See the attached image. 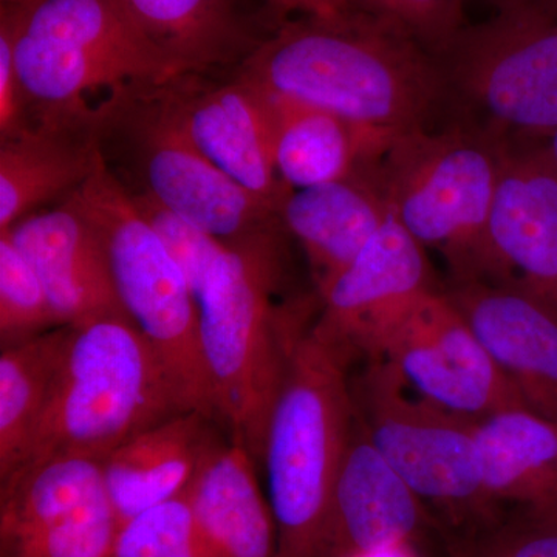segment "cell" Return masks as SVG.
Segmentation results:
<instances>
[{
  "instance_id": "obj_1",
  "label": "cell",
  "mask_w": 557,
  "mask_h": 557,
  "mask_svg": "<svg viewBox=\"0 0 557 557\" xmlns=\"http://www.w3.org/2000/svg\"><path fill=\"white\" fill-rule=\"evenodd\" d=\"M233 72L388 137L426 129L448 89L434 54L354 7L284 22Z\"/></svg>"
},
{
  "instance_id": "obj_2",
  "label": "cell",
  "mask_w": 557,
  "mask_h": 557,
  "mask_svg": "<svg viewBox=\"0 0 557 557\" xmlns=\"http://www.w3.org/2000/svg\"><path fill=\"white\" fill-rule=\"evenodd\" d=\"M277 228L226 245L199 299L200 341L218 421L262 460L267 423L302 332L273 304L281 276Z\"/></svg>"
},
{
  "instance_id": "obj_3",
  "label": "cell",
  "mask_w": 557,
  "mask_h": 557,
  "mask_svg": "<svg viewBox=\"0 0 557 557\" xmlns=\"http://www.w3.org/2000/svg\"><path fill=\"white\" fill-rule=\"evenodd\" d=\"M346 366L311 329L289 354L260 460L277 557H325L333 490L357 418Z\"/></svg>"
},
{
  "instance_id": "obj_4",
  "label": "cell",
  "mask_w": 557,
  "mask_h": 557,
  "mask_svg": "<svg viewBox=\"0 0 557 557\" xmlns=\"http://www.w3.org/2000/svg\"><path fill=\"white\" fill-rule=\"evenodd\" d=\"M185 410L156 350L129 318L72 327L22 468L62 453L104 458L139 432Z\"/></svg>"
},
{
  "instance_id": "obj_5",
  "label": "cell",
  "mask_w": 557,
  "mask_h": 557,
  "mask_svg": "<svg viewBox=\"0 0 557 557\" xmlns=\"http://www.w3.org/2000/svg\"><path fill=\"white\" fill-rule=\"evenodd\" d=\"M108 256L121 307L156 350L189 410L218 421L200 341L199 304L104 159L69 197Z\"/></svg>"
},
{
  "instance_id": "obj_6",
  "label": "cell",
  "mask_w": 557,
  "mask_h": 557,
  "mask_svg": "<svg viewBox=\"0 0 557 557\" xmlns=\"http://www.w3.org/2000/svg\"><path fill=\"white\" fill-rule=\"evenodd\" d=\"M505 143L465 129L398 135L373 175L395 219L445 256L457 281L487 277L486 236Z\"/></svg>"
},
{
  "instance_id": "obj_7",
  "label": "cell",
  "mask_w": 557,
  "mask_h": 557,
  "mask_svg": "<svg viewBox=\"0 0 557 557\" xmlns=\"http://www.w3.org/2000/svg\"><path fill=\"white\" fill-rule=\"evenodd\" d=\"M156 87L127 91L102 112L98 141L112 174L127 189L146 194L223 244L276 230L277 211L185 137L161 106Z\"/></svg>"
},
{
  "instance_id": "obj_8",
  "label": "cell",
  "mask_w": 557,
  "mask_h": 557,
  "mask_svg": "<svg viewBox=\"0 0 557 557\" xmlns=\"http://www.w3.org/2000/svg\"><path fill=\"white\" fill-rule=\"evenodd\" d=\"M454 86L498 132L547 139L557 127V14L498 10L467 25L437 58Z\"/></svg>"
},
{
  "instance_id": "obj_9",
  "label": "cell",
  "mask_w": 557,
  "mask_h": 557,
  "mask_svg": "<svg viewBox=\"0 0 557 557\" xmlns=\"http://www.w3.org/2000/svg\"><path fill=\"white\" fill-rule=\"evenodd\" d=\"M355 406L370 442L424 504L456 515L493 507L480 471L478 420L409 395L386 359L370 361Z\"/></svg>"
},
{
  "instance_id": "obj_10",
  "label": "cell",
  "mask_w": 557,
  "mask_h": 557,
  "mask_svg": "<svg viewBox=\"0 0 557 557\" xmlns=\"http://www.w3.org/2000/svg\"><path fill=\"white\" fill-rule=\"evenodd\" d=\"M119 528L100 457L54 454L0 483L2 557H110Z\"/></svg>"
},
{
  "instance_id": "obj_11",
  "label": "cell",
  "mask_w": 557,
  "mask_h": 557,
  "mask_svg": "<svg viewBox=\"0 0 557 557\" xmlns=\"http://www.w3.org/2000/svg\"><path fill=\"white\" fill-rule=\"evenodd\" d=\"M375 359H386L418 397L458 416L480 421L525 408L448 293L440 289L387 333Z\"/></svg>"
},
{
  "instance_id": "obj_12",
  "label": "cell",
  "mask_w": 557,
  "mask_h": 557,
  "mask_svg": "<svg viewBox=\"0 0 557 557\" xmlns=\"http://www.w3.org/2000/svg\"><path fill=\"white\" fill-rule=\"evenodd\" d=\"M426 248L388 215L350 265L319 289L322 310L311 332L348 362L372 359L388 332L435 292Z\"/></svg>"
},
{
  "instance_id": "obj_13",
  "label": "cell",
  "mask_w": 557,
  "mask_h": 557,
  "mask_svg": "<svg viewBox=\"0 0 557 557\" xmlns=\"http://www.w3.org/2000/svg\"><path fill=\"white\" fill-rule=\"evenodd\" d=\"M214 75L183 73L156 87L157 98L212 164L278 214L292 190L274 166L269 97L236 72L228 79Z\"/></svg>"
},
{
  "instance_id": "obj_14",
  "label": "cell",
  "mask_w": 557,
  "mask_h": 557,
  "mask_svg": "<svg viewBox=\"0 0 557 557\" xmlns=\"http://www.w3.org/2000/svg\"><path fill=\"white\" fill-rule=\"evenodd\" d=\"M448 295L525 408L557 420V307L490 278L456 281Z\"/></svg>"
},
{
  "instance_id": "obj_15",
  "label": "cell",
  "mask_w": 557,
  "mask_h": 557,
  "mask_svg": "<svg viewBox=\"0 0 557 557\" xmlns=\"http://www.w3.org/2000/svg\"><path fill=\"white\" fill-rule=\"evenodd\" d=\"M487 277L557 307V172L544 146H504L486 236Z\"/></svg>"
},
{
  "instance_id": "obj_16",
  "label": "cell",
  "mask_w": 557,
  "mask_h": 557,
  "mask_svg": "<svg viewBox=\"0 0 557 557\" xmlns=\"http://www.w3.org/2000/svg\"><path fill=\"white\" fill-rule=\"evenodd\" d=\"M424 522V502L376 450L357 412L333 490L325 557L408 548Z\"/></svg>"
},
{
  "instance_id": "obj_17",
  "label": "cell",
  "mask_w": 557,
  "mask_h": 557,
  "mask_svg": "<svg viewBox=\"0 0 557 557\" xmlns=\"http://www.w3.org/2000/svg\"><path fill=\"white\" fill-rule=\"evenodd\" d=\"M2 233L38 274L58 324L79 327L102 318L127 317L100 236L72 200L32 212Z\"/></svg>"
},
{
  "instance_id": "obj_18",
  "label": "cell",
  "mask_w": 557,
  "mask_h": 557,
  "mask_svg": "<svg viewBox=\"0 0 557 557\" xmlns=\"http://www.w3.org/2000/svg\"><path fill=\"white\" fill-rule=\"evenodd\" d=\"M255 461L236 440L214 437L186 490L208 557H277L276 525Z\"/></svg>"
},
{
  "instance_id": "obj_19",
  "label": "cell",
  "mask_w": 557,
  "mask_h": 557,
  "mask_svg": "<svg viewBox=\"0 0 557 557\" xmlns=\"http://www.w3.org/2000/svg\"><path fill=\"white\" fill-rule=\"evenodd\" d=\"M17 27L120 69L139 87L183 70L139 27L124 0H11Z\"/></svg>"
},
{
  "instance_id": "obj_20",
  "label": "cell",
  "mask_w": 557,
  "mask_h": 557,
  "mask_svg": "<svg viewBox=\"0 0 557 557\" xmlns=\"http://www.w3.org/2000/svg\"><path fill=\"white\" fill-rule=\"evenodd\" d=\"M211 421L197 410L175 413L102 458L106 490L120 527L186 493L215 437Z\"/></svg>"
},
{
  "instance_id": "obj_21",
  "label": "cell",
  "mask_w": 557,
  "mask_h": 557,
  "mask_svg": "<svg viewBox=\"0 0 557 557\" xmlns=\"http://www.w3.org/2000/svg\"><path fill=\"white\" fill-rule=\"evenodd\" d=\"M391 214L373 170L292 190L278 209L282 225L309 258L318 289L354 262Z\"/></svg>"
},
{
  "instance_id": "obj_22",
  "label": "cell",
  "mask_w": 557,
  "mask_h": 557,
  "mask_svg": "<svg viewBox=\"0 0 557 557\" xmlns=\"http://www.w3.org/2000/svg\"><path fill=\"white\" fill-rule=\"evenodd\" d=\"M100 159L97 127L28 123L0 138V233L40 205L69 197Z\"/></svg>"
},
{
  "instance_id": "obj_23",
  "label": "cell",
  "mask_w": 557,
  "mask_h": 557,
  "mask_svg": "<svg viewBox=\"0 0 557 557\" xmlns=\"http://www.w3.org/2000/svg\"><path fill=\"white\" fill-rule=\"evenodd\" d=\"M265 95L273 116L274 166L289 190L327 185L373 170L397 138L302 102Z\"/></svg>"
},
{
  "instance_id": "obj_24",
  "label": "cell",
  "mask_w": 557,
  "mask_h": 557,
  "mask_svg": "<svg viewBox=\"0 0 557 557\" xmlns=\"http://www.w3.org/2000/svg\"><path fill=\"white\" fill-rule=\"evenodd\" d=\"M132 16L185 73L239 67L271 32L245 0H124Z\"/></svg>"
},
{
  "instance_id": "obj_25",
  "label": "cell",
  "mask_w": 557,
  "mask_h": 557,
  "mask_svg": "<svg viewBox=\"0 0 557 557\" xmlns=\"http://www.w3.org/2000/svg\"><path fill=\"white\" fill-rule=\"evenodd\" d=\"M478 448L491 504L557 520V420L523 406L502 410L479 421Z\"/></svg>"
},
{
  "instance_id": "obj_26",
  "label": "cell",
  "mask_w": 557,
  "mask_h": 557,
  "mask_svg": "<svg viewBox=\"0 0 557 557\" xmlns=\"http://www.w3.org/2000/svg\"><path fill=\"white\" fill-rule=\"evenodd\" d=\"M70 325L2 347L0 354V483L20 471L60 372Z\"/></svg>"
},
{
  "instance_id": "obj_27",
  "label": "cell",
  "mask_w": 557,
  "mask_h": 557,
  "mask_svg": "<svg viewBox=\"0 0 557 557\" xmlns=\"http://www.w3.org/2000/svg\"><path fill=\"white\" fill-rule=\"evenodd\" d=\"M57 327L62 325L38 274L9 234L0 233V344L13 346Z\"/></svg>"
},
{
  "instance_id": "obj_28",
  "label": "cell",
  "mask_w": 557,
  "mask_h": 557,
  "mask_svg": "<svg viewBox=\"0 0 557 557\" xmlns=\"http://www.w3.org/2000/svg\"><path fill=\"white\" fill-rule=\"evenodd\" d=\"M110 557H208L186 494L123 523Z\"/></svg>"
},
{
  "instance_id": "obj_29",
  "label": "cell",
  "mask_w": 557,
  "mask_h": 557,
  "mask_svg": "<svg viewBox=\"0 0 557 557\" xmlns=\"http://www.w3.org/2000/svg\"><path fill=\"white\" fill-rule=\"evenodd\" d=\"M126 190L138 214L146 220L170 252L172 260L177 263L194 298L199 299L209 274L226 249V244L196 223L175 214L159 201L150 199L146 194L127 188Z\"/></svg>"
},
{
  "instance_id": "obj_30",
  "label": "cell",
  "mask_w": 557,
  "mask_h": 557,
  "mask_svg": "<svg viewBox=\"0 0 557 557\" xmlns=\"http://www.w3.org/2000/svg\"><path fill=\"white\" fill-rule=\"evenodd\" d=\"M438 58L467 27L463 0H350Z\"/></svg>"
},
{
  "instance_id": "obj_31",
  "label": "cell",
  "mask_w": 557,
  "mask_h": 557,
  "mask_svg": "<svg viewBox=\"0 0 557 557\" xmlns=\"http://www.w3.org/2000/svg\"><path fill=\"white\" fill-rule=\"evenodd\" d=\"M478 557H557V520L523 516L493 531L474 553Z\"/></svg>"
},
{
  "instance_id": "obj_32",
  "label": "cell",
  "mask_w": 557,
  "mask_h": 557,
  "mask_svg": "<svg viewBox=\"0 0 557 557\" xmlns=\"http://www.w3.org/2000/svg\"><path fill=\"white\" fill-rule=\"evenodd\" d=\"M27 126L24 100L14 65L13 24L2 10L0 17V138Z\"/></svg>"
},
{
  "instance_id": "obj_33",
  "label": "cell",
  "mask_w": 557,
  "mask_h": 557,
  "mask_svg": "<svg viewBox=\"0 0 557 557\" xmlns=\"http://www.w3.org/2000/svg\"><path fill=\"white\" fill-rule=\"evenodd\" d=\"M277 13H299L300 16H330L350 9V0H267Z\"/></svg>"
},
{
  "instance_id": "obj_34",
  "label": "cell",
  "mask_w": 557,
  "mask_h": 557,
  "mask_svg": "<svg viewBox=\"0 0 557 557\" xmlns=\"http://www.w3.org/2000/svg\"><path fill=\"white\" fill-rule=\"evenodd\" d=\"M497 11L515 9V7H541V9L553 11L557 14V0H493Z\"/></svg>"
},
{
  "instance_id": "obj_35",
  "label": "cell",
  "mask_w": 557,
  "mask_h": 557,
  "mask_svg": "<svg viewBox=\"0 0 557 557\" xmlns=\"http://www.w3.org/2000/svg\"><path fill=\"white\" fill-rule=\"evenodd\" d=\"M545 153H547L549 163L553 164L557 172V127L555 132L547 139H545L544 145Z\"/></svg>"
},
{
  "instance_id": "obj_36",
  "label": "cell",
  "mask_w": 557,
  "mask_h": 557,
  "mask_svg": "<svg viewBox=\"0 0 557 557\" xmlns=\"http://www.w3.org/2000/svg\"><path fill=\"white\" fill-rule=\"evenodd\" d=\"M3 2H10V0H3Z\"/></svg>"
},
{
  "instance_id": "obj_37",
  "label": "cell",
  "mask_w": 557,
  "mask_h": 557,
  "mask_svg": "<svg viewBox=\"0 0 557 557\" xmlns=\"http://www.w3.org/2000/svg\"><path fill=\"white\" fill-rule=\"evenodd\" d=\"M471 557H478V556H475V555H472Z\"/></svg>"
}]
</instances>
